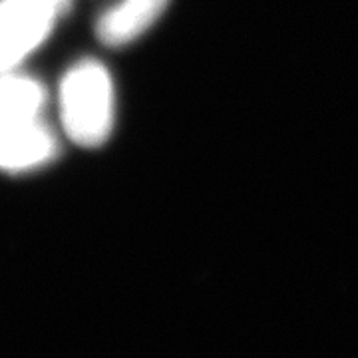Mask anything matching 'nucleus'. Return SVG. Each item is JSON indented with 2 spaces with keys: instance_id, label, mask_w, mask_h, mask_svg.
Wrapping results in <instances>:
<instances>
[{
  "instance_id": "obj_4",
  "label": "nucleus",
  "mask_w": 358,
  "mask_h": 358,
  "mask_svg": "<svg viewBox=\"0 0 358 358\" xmlns=\"http://www.w3.org/2000/svg\"><path fill=\"white\" fill-rule=\"evenodd\" d=\"M169 0H120L100 16L96 34L108 46H126L159 20Z\"/></svg>"
},
{
  "instance_id": "obj_1",
  "label": "nucleus",
  "mask_w": 358,
  "mask_h": 358,
  "mask_svg": "<svg viewBox=\"0 0 358 358\" xmlns=\"http://www.w3.org/2000/svg\"><path fill=\"white\" fill-rule=\"evenodd\" d=\"M114 82L98 60H80L66 72L60 84V117L66 136L96 148L108 141L114 129Z\"/></svg>"
},
{
  "instance_id": "obj_6",
  "label": "nucleus",
  "mask_w": 358,
  "mask_h": 358,
  "mask_svg": "<svg viewBox=\"0 0 358 358\" xmlns=\"http://www.w3.org/2000/svg\"><path fill=\"white\" fill-rule=\"evenodd\" d=\"M44 4H48L54 13L58 14V16H62V14L70 8V4H72V0H42Z\"/></svg>"
},
{
  "instance_id": "obj_2",
  "label": "nucleus",
  "mask_w": 358,
  "mask_h": 358,
  "mask_svg": "<svg viewBox=\"0 0 358 358\" xmlns=\"http://www.w3.org/2000/svg\"><path fill=\"white\" fill-rule=\"evenodd\" d=\"M58 14L42 0H0V74L13 72L48 38Z\"/></svg>"
},
{
  "instance_id": "obj_5",
  "label": "nucleus",
  "mask_w": 358,
  "mask_h": 358,
  "mask_svg": "<svg viewBox=\"0 0 358 358\" xmlns=\"http://www.w3.org/2000/svg\"><path fill=\"white\" fill-rule=\"evenodd\" d=\"M46 90L34 78L4 72L0 74V115L42 117Z\"/></svg>"
},
{
  "instance_id": "obj_3",
  "label": "nucleus",
  "mask_w": 358,
  "mask_h": 358,
  "mask_svg": "<svg viewBox=\"0 0 358 358\" xmlns=\"http://www.w3.org/2000/svg\"><path fill=\"white\" fill-rule=\"evenodd\" d=\"M58 152L54 131L42 117L0 115V169L30 171L48 164Z\"/></svg>"
}]
</instances>
